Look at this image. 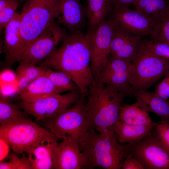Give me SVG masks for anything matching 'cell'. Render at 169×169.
I'll use <instances>...</instances> for the list:
<instances>
[{"instance_id":"6da1fadb","label":"cell","mask_w":169,"mask_h":169,"mask_svg":"<svg viewBox=\"0 0 169 169\" xmlns=\"http://www.w3.org/2000/svg\"><path fill=\"white\" fill-rule=\"evenodd\" d=\"M92 32L88 29L85 34L79 31L67 34L59 47L41 63L67 74L86 96L94 79L90 68Z\"/></svg>"},{"instance_id":"7a4b0ae2","label":"cell","mask_w":169,"mask_h":169,"mask_svg":"<svg viewBox=\"0 0 169 169\" xmlns=\"http://www.w3.org/2000/svg\"><path fill=\"white\" fill-rule=\"evenodd\" d=\"M125 97L115 88L94 78L89 88L85 105L91 126L102 134L114 132Z\"/></svg>"},{"instance_id":"3957f363","label":"cell","mask_w":169,"mask_h":169,"mask_svg":"<svg viewBox=\"0 0 169 169\" xmlns=\"http://www.w3.org/2000/svg\"><path fill=\"white\" fill-rule=\"evenodd\" d=\"M80 148L89 169H122L123 162L129 153L125 144L122 145L118 142L114 132L102 134L91 126Z\"/></svg>"},{"instance_id":"277c9868","label":"cell","mask_w":169,"mask_h":169,"mask_svg":"<svg viewBox=\"0 0 169 169\" xmlns=\"http://www.w3.org/2000/svg\"><path fill=\"white\" fill-rule=\"evenodd\" d=\"M56 0H30L25 3L20 13L22 43L19 55L54 21Z\"/></svg>"},{"instance_id":"5b68a950","label":"cell","mask_w":169,"mask_h":169,"mask_svg":"<svg viewBox=\"0 0 169 169\" xmlns=\"http://www.w3.org/2000/svg\"><path fill=\"white\" fill-rule=\"evenodd\" d=\"M86 98L82 95L75 104L43 122L44 126L58 139L63 140L67 136L71 137L80 147L91 126L85 109Z\"/></svg>"},{"instance_id":"8992f818","label":"cell","mask_w":169,"mask_h":169,"mask_svg":"<svg viewBox=\"0 0 169 169\" xmlns=\"http://www.w3.org/2000/svg\"><path fill=\"white\" fill-rule=\"evenodd\" d=\"M169 70V60L159 58L140 48L132 60L129 83L133 90H147Z\"/></svg>"},{"instance_id":"52a82bcc","label":"cell","mask_w":169,"mask_h":169,"mask_svg":"<svg viewBox=\"0 0 169 169\" xmlns=\"http://www.w3.org/2000/svg\"><path fill=\"white\" fill-rule=\"evenodd\" d=\"M51 133L28 118L2 125L0 127V137L7 141L16 155L25 152Z\"/></svg>"},{"instance_id":"ba28073f","label":"cell","mask_w":169,"mask_h":169,"mask_svg":"<svg viewBox=\"0 0 169 169\" xmlns=\"http://www.w3.org/2000/svg\"><path fill=\"white\" fill-rule=\"evenodd\" d=\"M81 95L76 89L64 94L53 95L28 102L21 101L19 106L37 120L43 122L75 104Z\"/></svg>"},{"instance_id":"9c48e42d","label":"cell","mask_w":169,"mask_h":169,"mask_svg":"<svg viewBox=\"0 0 169 169\" xmlns=\"http://www.w3.org/2000/svg\"><path fill=\"white\" fill-rule=\"evenodd\" d=\"M67 34L66 29L54 21L21 54L17 61L35 65L43 62L53 53Z\"/></svg>"},{"instance_id":"30bf717a","label":"cell","mask_w":169,"mask_h":169,"mask_svg":"<svg viewBox=\"0 0 169 169\" xmlns=\"http://www.w3.org/2000/svg\"><path fill=\"white\" fill-rule=\"evenodd\" d=\"M125 145L128 153L139 161L144 169H169V150L161 142L154 130L142 140Z\"/></svg>"},{"instance_id":"8fae6325","label":"cell","mask_w":169,"mask_h":169,"mask_svg":"<svg viewBox=\"0 0 169 169\" xmlns=\"http://www.w3.org/2000/svg\"><path fill=\"white\" fill-rule=\"evenodd\" d=\"M117 24L113 18L105 19L92 31L90 40V68L94 78L98 76L107 62L111 42Z\"/></svg>"},{"instance_id":"7c38bea8","label":"cell","mask_w":169,"mask_h":169,"mask_svg":"<svg viewBox=\"0 0 169 169\" xmlns=\"http://www.w3.org/2000/svg\"><path fill=\"white\" fill-rule=\"evenodd\" d=\"M113 18L118 25L132 35L153 38L158 22L138 10L129 8L114 7Z\"/></svg>"},{"instance_id":"4fadbf2b","label":"cell","mask_w":169,"mask_h":169,"mask_svg":"<svg viewBox=\"0 0 169 169\" xmlns=\"http://www.w3.org/2000/svg\"><path fill=\"white\" fill-rule=\"evenodd\" d=\"M131 61V59L115 58L109 55L104 68L94 78L114 87L126 97L132 96L133 90L129 83Z\"/></svg>"},{"instance_id":"5bb4252c","label":"cell","mask_w":169,"mask_h":169,"mask_svg":"<svg viewBox=\"0 0 169 169\" xmlns=\"http://www.w3.org/2000/svg\"><path fill=\"white\" fill-rule=\"evenodd\" d=\"M55 169H87L85 156L78 143L70 136L58 143L56 151Z\"/></svg>"},{"instance_id":"9a60e30c","label":"cell","mask_w":169,"mask_h":169,"mask_svg":"<svg viewBox=\"0 0 169 169\" xmlns=\"http://www.w3.org/2000/svg\"><path fill=\"white\" fill-rule=\"evenodd\" d=\"M58 139L51 133L27 150L33 169H54Z\"/></svg>"},{"instance_id":"2e32d148","label":"cell","mask_w":169,"mask_h":169,"mask_svg":"<svg viewBox=\"0 0 169 169\" xmlns=\"http://www.w3.org/2000/svg\"><path fill=\"white\" fill-rule=\"evenodd\" d=\"M80 0H57L54 19L70 33L80 31L84 19Z\"/></svg>"},{"instance_id":"e0dca14e","label":"cell","mask_w":169,"mask_h":169,"mask_svg":"<svg viewBox=\"0 0 169 169\" xmlns=\"http://www.w3.org/2000/svg\"><path fill=\"white\" fill-rule=\"evenodd\" d=\"M142 37L129 33L117 23L111 42L109 55L115 58L132 60L139 51L143 40Z\"/></svg>"},{"instance_id":"ac0fdd59","label":"cell","mask_w":169,"mask_h":169,"mask_svg":"<svg viewBox=\"0 0 169 169\" xmlns=\"http://www.w3.org/2000/svg\"><path fill=\"white\" fill-rule=\"evenodd\" d=\"M21 19L20 13L16 12L4 28L3 52L5 62L9 66L17 61L20 52L22 43Z\"/></svg>"},{"instance_id":"d6986e66","label":"cell","mask_w":169,"mask_h":169,"mask_svg":"<svg viewBox=\"0 0 169 169\" xmlns=\"http://www.w3.org/2000/svg\"><path fill=\"white\" fill-rule=\"evenodd\" d=\"M158 123L153 122L147 125H130L118 120L114 128V133L118 142L133 144L138 142L150 135Z\"/></svg>"},{"instance_id":"ffe728a7","label":"cell","mask_w":169,"mask_h":169,"mask_svg":"<svg viewBox=\"0 0 169 169\" xmlns=\"http://www.w3.org/2000/svg\"><path fill=\"white\" fill-rule=\"evenodd\" d=\"M132 96L147 112L156 114L161 120L169 121V104L167 100L147 90H134Z\"/></svg>"},{"instance_id":"44dd1931","label":"cell","mask_w":169,"mask_h":169,"mask_svg":"<svg viewBox=\"0 0 169 169\" xmlns=\"http://www.w3.org/2000/svg\"><path fill=\"white\" fill-rule=\"evenodd\" d=\"M59 93V91L44 74L31 82L18 94L22 101L28 102Z\"/></svg>"},{"instance_id":"7402d4cb","label":"cell","mask_w":169,"mask_h":169,"mask_svg":"<svg viewBox=\"0 0 169 169\" xmlns=\"http://www.w3.org/2000/svg\"><path fill=\"white\" fill-rule=\"evenodd\" d=\"M127 124L147 125L153 122L147 112L138 101L131 104H123L119 120Z\"/></svg>"},{"instance_id":"603a6c76","label":"cell","mask_w":169,"mask_h":169,"mask_svg":"<svg viewBox=\"0 0 169 169\" xmlns=\"http://www.w3.org/2000/svg\"><path fill=\"white\" fill-rule=\"evenodd\" d=\"M88 5L86 13L88 19L89 30L93 31L113 11L114 7L111 0H87Z\"/></svg>"},{"instance_id":"cb8c5ba5","label":"cell","mask_w":169,"mask_h":169,"mask_svg":"<svg viewBox=\"0 0 169 169\" xmlns=\"http://www.w3.org/2000/svg\"><path fill=\"white\" fill-rule=\"evenodd\" d=\"M19 109L6 96L1 94L0 97V123L1 125L9 123L27 118Z\"/></svg>"},{"instance_id":"d4e9b609","label":"cell","mask_w":169,"mask_h":169,"mask_svg":"<svg viewBox=\"0 0 169 169\" xmlns=\"http://www.w3.org/2000/svg\"><path fill=\"white\" fill-rule=\"evenodd\" d=\"M166 0H137L136 9L158 22L166 8Z\"/></svg>"},{"instance_id":"484cf974","label":"cell","mask_w":169,"mask_h":169,"mask_svg":"<svg viewBox=\"0 0 169 169\" xmlns=\"http://www.w3.org/2000/svg\"><path fill=\"white\" fill-rule=\"evenodd\" d=\"M44 69L45 74L60 93L78 89L71 78L65 73L59 71H54L47 67Z\"/></svg>"},{"instance_id":"4316f807","label":"cell","mask_w":169,"mask_h":169,"mask_svg":"<svg viewBox=\"0 0 169 169\" xmlns=\"http://www.w3.org/2000/svg\"><path fill=\"white\" fill-rule=\"evenodd\" d=\"M141 47L159 58L169 60V44L166 41L153 38L143 39Z\"/></svg>"},{"instance_id":"83f0119b","label":"cell","mask_w":169,"mask_h":169,"mask_svg":"<svg viewBox=\"0 0 169 169\" xmlns=\"http://www.w3.org/2000/svg\"><path fill=\"white\" fill-rule=\"evenodd\" d=\"M19 4L17 0H0L1 32L13 17Z\"/></svg>"},{"instance_id":"f1b7e54d","label":"cell","mask_w":169,"mask_h":169,"mask_svg":"<svg viewBox=\"0 0 169 169\" xmlns=\"http://www.w3.org/2000/svg\"><path fill=\"white\" fill-rule=\"evenodd\" d=\"M153 38L163 40L169 44V4L168 3L156 24L155 35Z\"/></svg>"},{"instance_id":"f546056e","label":"cell","mask_w":169,"mask_h":169,"mask_svg":"<svg viewBox=\"0 0 169 169\" xmlns=\"http://www.w3.org/2000/svg\"><path fill=\"white\" fill-rule=\"evenodd\" d=\"M8 161H0V169H33L31 162L28 157L19 158L15 153L10 156Z\"/></svg>"},{"instance_id":"4dcf8cb0","label":"cell","mask_w":169,"mask_h":169,"mask_svg":"<svg viewBox=\"0 0 169 169\" xmlns=\"http://www.w3.org/2000/svg\"><path fill=\"white\" fill-rule=\"evenodd\" d=\"M154 131L161 142L169 150V123L161 120L158 121Z\"/></svg>"},{"instance_id":"1f68e13d","label":"cell","mask_w":169,"mask_h":169,"mask_svg":"<svg viewBox=\"0 0 169 169\" xmlns=\"http://www.w3.org/2000/svg\"><path fill=\"white\" fill-rule=\"evenodd\" d=\"M18 68L24 73L31 82L45 74L44 68L31 64L20 63Z\"/></svg>"},{"instance_id":"d6a6232c","label":"cell","mask_w":169,"mask_h":169,"mask_svg":"<svg viewBox=\"0 0 169 169\" xmlns=\"http://www.w3.org/2000/svg\"><path fill=\"white\" fill-rule=\"evenodd\" d=\"M154 94L166 100L169 98V70L156 86Z\"/></svg>"},{"instance_id":"836d02e7","label":"cell","mask_w":169,"mask_h":169,"mask_svg":"<svg viewBox=\"0 0 169 169\" xmlns=\"http://www.w3.org/2000/svg\"><path fill=\"white\" fill-rule=\"evenodd\" d=\"M18 94L25 89L31 82L24 73L17 68L16 72Z\"/></svg>"},{"instance_id":"e575fe53","label":"cell","mask_w":169,"mask_h":169,"mask_svg":"<svg viewBox=\"0 0 169 169\" xmlns=\"http://www.w3.org/2000/svg\"><path fill=\"white\" fill-rule=\"evenodd\" d=\"M122 169H144L139 161L131 154L128 153L122 165Z\"/></svg>"},{"instance_id":"d590c367","label":"cell","mask_w":169,"mask_h":169,"mask_svg":"<svg viewBox=\"0 0 169 169\" xmlns=\"http://www.w3.org/2000/svg\"><path fill=\"white\" fill-rule=\"evenodd\" d=\"M10 147L7 141L0 137V161H3L8 156Z\"/></svg>"},{"instance_id":"8d00e7d4","label":"cell","mask_w":169,"mask_h":169,"mask_svg":"<svg viewBox=\"0 0 169 169\" xmlns=\"http://www.w3.org/2000/svg\"><path fill=\"white\" fill-rule=\"evenodd\" d=\"M137 0H111L114 7H122L129 8L133 6Z\"/></svg>"},{"instance_id":"74e56055","label":"cell","mask_w":169,"mask_h":169,"mask_svg":"<svg viewBox=\"0 0 169 169\" xmlns=\"http://www.w3.org/2000/svg\"><path fill=\"white\" fill-rule=\"evenodd\" d=\"M30 0H17L19 4H21L23 3H25Z\"/></svg>"},{"instance_id":"f35d334b","label":"cell","mask_w":169,"mask_h":169,"mask_svg":"<svg viewBox=\"0 0 169 169\" xmlns=\"http://www.w3.org/2000/svg\"><path fill=\"white\" fill-rule=\"evenodd\" d=\"M167 101H168V103L169 104V100H168Z\"/></svg>"},{"instance_id":"ab89813d","label":"cell","mask_w":169,"mask_h":169,"mask_svg":"<svg viewBox=\"0 0 169 169\" xmlns=\"http://www.w3.org/2000/svg\"><path fill=\"white\" fill-rule=\"evenodd\" d=\"M167 3L169 4V0L167 2Z\"/></svg>"},{"instance_id":"60d3db41","label":"cell","mask_w":169,"mask_h":169,"mask_svg":"<svg viewBox=\"0 0 169 169\" xmlns=\"http://www.w3.org/2000/svg\"><path fill=\"white\" fill-rule=\"evenodd\" d=\"M167 2L169 0H166Z\"/></svg>"},{"instance_id":"b9f144b4","label":"cell","mask_w":169,"mask_h":169,"mask_svg":"<svg viewBox=\"0 0 169 169\" xmlns=\"http://www.w3.org/2000/svg\"><path fill=\"white\" fill-rule=\"evenodd\" d=\"M168 121L169 123V121Z\"/></svg>"}]
</instances>
